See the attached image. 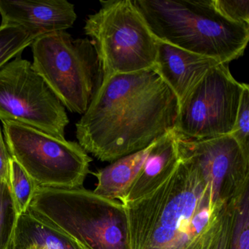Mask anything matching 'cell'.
Wrapping results in <instances>:
<instances>
[{"label": "cell", "instance_id": "cell-1", "mask_svg": "<svg viewBox=\"0 0 249 249\" xmlns=\"http://www.w3.org/2000/svg\"><path fill=\"white\" fill-rule=\"evenodd\" d=\"M179 101L154 70L102 78L76 124L78 143L102 161L145 149L175 130Z\"/></svg>", "mask_w": 249, "mask_h": 249}, {"label": "cell", "instance_id": "cell-17", "mask_svg": "<svg viewBox=\"0 0 249 249\" xmlns=\"http://www.w3.org/2000/svg\"><path fill=\"white\" fill-rule=\"evenodd\" d=\"M19 215L9 183L0 180V249H11Z\"/></svg>", "mask_w": 249, "mask_h": 249}, {"label": "cell", "instance_id": "cell-6", "mask_svg": "<svg viewBox=\"0 0 249 249\" xmlns=\"http://www.w3.org/2000/svg\"><path fill=\"white\" fill-rule=\"evenodd\" d=\"M31 47L35 71L65 107L84 114L102 81L92 42L59 31L39 36Z\"/></svg>", "mask_w": 249, "mask_h": 249}, {"label": "cell", "instance_id": "cell-13", "mask_svg": "<svg viewBox=\"0 0 249 249\" xmlns=\"http://www.w3.org/2000/svg\"><path fill=\"white\" fill-rule=\"evenodd\" d=\"M180 160L178 135L173 130L157 140L122 203L136 200L154 190L174 170Z\"/></svg>", "mask_w": 249, "mask_h": 249}, {"label": "cell", "instance_id": "cell-5", "mask_svg": "<svg viewBox=\"0 0 249 249\" xmlns=\"http://www.w3.org/2000/svg\"><path fill=\"white\" fill-rule=\"evenodd\" d=\"M101 8L89 15L84 31L91 37L102 78L155 68L158 40L133 0L100 1Z\"/></svg>", "mask_w": 249, "mask_h": 249}, {"label": "cell", "instance_id": "cell-8", "mask_svg": "<svg viewBox=\"0 0 249 249\" xmlns=\"http://www.w3.org/2000/svg\"><path fill=\"white\" fill-rule=\"evenodd\" d=\"M0 120L27 125L63 139L69 124L65 106L33 64L21 56L0 69Z\"/></svg>", "mask_w": 249, "mask_h": 249}, {"label": "cell", "instance_id": "cell-10", "mask_svg": "<svg viewBox=\"0 0 249 249\" xmlns=\"http://www.w3.org/2000/svg\"><path fill=\"white\" fill-rule=\"evenodd\" d=\"M178 145L197 164L218 201L235 203L249 189V153L231 135L201 140L178 135Z\"/></svg>", "mask_w": 249, "mask_h": 249}, {"label": "cell", "instance_id": "cell-18", "mask_svg": "<svg viewBox=\"0 0 249 249\" xmlns=\"http://www.w3.org/2000/svg\"><path fill=\"white\" fill-rule=\"evenodd\" d=\"M10 187L19 215L27 212L40 186L14 159L11 160Z\"/></svg>", "mask_w": 249, "mask_h": 249}, {"label": "cell", "instance_id": "cell-19", "mask_svg": "<svg viewBox=\"0 0 249 249\" xmlns=\"http://www.w3.org/2000/svg\"><path fill=\"white\" fill-rule=\"evenodd\" d=\"M229 249H249V189L236 205Z\"/></svg>", "mask_w": 249, "mask_h": 249}, {"label": "cell", "instance_id": "cell-3", "mask_svg": "<svg viewBox=\"0 0 249 249\" xmlns=\"http://www.w3.org/2000/svg\"><path fill=\"white\" fill-rule=\"evenodd\" d=\"M159 41L229 64L244 54L249 25L223 17L213 0H133Z\"/></svg>", "mask_w": 249, "mask_h": 249}, {"label": "cell", "instance_id": "cell-21", "mask_svg": "<svg viewBox=\"0 0 249 249\" xmlns=\"http://www.w3.org/2000/svg\"><path fill=\"white\" fill-rule=\"evenodd\" d=\"M213 4L227 19L249 25V0H213Z\"/></svg>", "mask_w": 249, "mask_h": 249}, {"label": "cell", "instance_id": "cell-16", "mask_svg": "<svg viewBox=\"0 0 249 249\" xmlns=\"http://www.w3.org/2000/svg\"><path fill=\"white\" fill-rule=\"evenodd\" d=\"M40 36L16 25H0V69L31 46Z\"/></svg>", "mask_w": 249, "mask_h": 249}, {"label": "cell", "instance_id": "cell-20", "mask_svg": "<svg viewBox=\"0 0 249 249\" xmlns=\"http://www.w3.org/2000/svg\"><path fill=\"white\" fill-rule=\"evenodd\" d=\"M230 135L249 153V86L244 84L234 127Z\"/></svg>", "mask_w": 249, "mask_h": 249}, {"label": "cell", "instance_id": "cell-9", "mask_svg": "<svg viewBox=\"0 0 249 249\" xmlns=\"http://www.w3.org/2000/svg\"><path fill=\"white\" fill-rule=\"evenodd\" d=\"M228 65L211 70L179 103L175 128L179 137L201 140L231 134L244 83L234 79Z\"/></svg>", "mask_w": 249, "mask_h": 249}, {"label": "cell", "instance_id": "cell-14", "mask_svg": "<svg viewBox=\"0 0 249 249\" xmlns=\"http://www.w3.org/2000/svg\"><path fill=\"white\" fill-rule=\"evenodd\" d=\"M87 249L52 224L27 211L18 217L11 249Z\"/></svg>", "mask_w": 249, "mask_h": 249}, {"label": "cell", "instance_id": "cell-11", "mask_svg": "<svg viewBox=\"0 0 249 249\" xmlns=\"http://www.w3.org/2000/svg\"><path fill=\"white\" fill-rule=\"evenodd\" d=\"M1 25H16L40 36L65 31L77 19L67 0H0Z\"/></svg>", "mask_w": 249, "mask_h": 249}, {"label": "cell", "instance_id": "cell-23", "mask_svg": "<svg viewBox=\"0 0 249 249\" xmlns=\"http://www.w3.org/2000/svg\"></svg>", "mask_w": 249, "mask_h": 249}, {"label": "cell", "instance_id": "cell-7", "mask_svg": "<svg viewBox=\"0 0 249 249\" xmlns=\"http://www.w3.org/2000/svg\"><path fill=\"white\" fill-rule=\"evenodd\" d=\"M2 124L11 157L40 187H82L92 160L78 142L17 122H2Z\"/></svg>", "mask_w": 249, "mask_h": 249}, {"label": "cell", "instance_id": "cell-15", "mask_svg": "<svg viewBox=\"0 0 249 249\" xmlns=\"http://www.w3.org/2000/svg\"><path fill=\"white\" fill-rule=\"evenodd\" d=\"M151 146L152 144L93 173L97 178L94 193L107 199L123 202L129 187L141 171Z\"/></svg>", "mask_w": 249, "mask_h": 249}, {"label": "cell", "instance_id": "cell-2", "mask_svg": "<svg viewBox=\"0 0 249 249\" xmlns=\"http://www.w3.org/2000/svg\"><path fill=\"white\" fill-rule=\"evenodd\" d=\"M179 154L176 168L157 188L122 203L129 249H216L227 215L240 199L228 205L215 199L196 162Z\"/></svg>", "mask_w": 249, "mask_h": 249}, {"label": "cell", "instance_id": "cell-4", "mask_svg": "<svg viewBox=\"0 0 249 249\" xmlns=\"http://www.w3.org/2000/svg\"><path fill=\"white\" fill-rule=\"evenodd\" d=\"M28 211L87 249H129L124 206L83 187H39Z\"/></svg>", "mask_w": 249, "mask_h": 249}, {"label": "cell", "instance_id": "cell-22", "mask_svg": "<svg viewBox=\"0 0 249 249\" xmlns=\"http://www.w3.org/2000/svg\"><path fill=\"white\" fill-rule=\"evenodd\" d=\"M12 159L6 143L5 138L0 127V180L10 181V170H11V160Z\"/></svg>", "mask_w": 249, "mask_h": 249}, {"label": "cell", "instance_id": "cell-12", "mask_svg": "<svg viewBox=\"0 0 249 249\" xmlns=\"http://www.w3.org/2000/svg\"><path fill=\"white\" fill-rule=\"evenodd\" d=\"M220 62L159 41L154 71L175 93L179 103Z\"/></svg>", "mask_w": 249, "mask_h": 249}]
</instances>
